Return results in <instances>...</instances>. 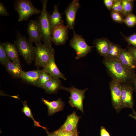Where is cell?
Listing matches in <instances>:
<instances>
[{"mask_svg": "<svg viewBox=\"0 0 136 136\" xmlns=\"http://www.w3.org/2000/svg\"><path fill=\"white\" fill-rule=\"evenodd\" d=\"M34 61L38 67L43 68L54 55V50L52 46L41 43L36 44Z\"/></svg>", "mask_w": 136, "mask_h": 136, "instance_id": "5", "label": "cell"}, {"mask_svg": "<svg viewBox=\"0 0 136 136\" xmlns=\"http://www.w3.org/2000/svg\"><path fill=\"white\" fill-rule=\"evenodd\" d=\"M42 72V70L39 69L27 72L23 71L20 78L27 83L39 87V79Z\"/></svg>", "mask_w": 136, "mask_h": 136, "instance_id": "15", "label": "cell"}, {"mask_svg": "<svg viewBox=\"0 0 136 136\" xmlns=\"http://www.w3.org/2000/svg\"><path fill=\"white\" fill-rule=\"evenodd\" d=\"M14 5L15 10L19 14V21H26L32 15L42 12V10L37 9L29 0H16Z\"/></svg>", "mask_w": 136, "mask_h": 136, "instance_id": "4", "label": "cell"}, {"mask_svg": "<svg viewBox=\"0 0 136 136\" xmlns=\"http://www.w3.org/2000/svg\"><path fill=\"white\" fill-rule=\"evenodd\" d=\"M42 100L47 107L48 113L49 116H52L63 110L64 103L60 98L56 100L52 101H49L44 98H42Z\"/></svg>", "mask_w": 136, "mask_h": 136, "instance_id": "17", "label": "cell"}, {"mask_svg": "<svg viewBox=\"0 0 136 136\" xmlns=\"http://www.w3.org/2000/svg\"><path fill=\"white\" fill-rule=\"evenodd\" d=\"M43 70L46 72L52 78L64 80L66 79L64 75L59 70L55 61L54 55L53 56L46 65L43 68Z\"/></svg>", "mask_w": 136, "mask_h": 136, "instance_id": "16", "label": "cell"}, {"mask_svg": "<svg viewBox=\"0 0 136 136\" xmlns=\"http://www.w3.org/2000/svg\"><path fill=\"white\" fill-rule=\"evenodd\" d=\"M22 102L23 107L21 109L22 112L26 116L32 120L33 121L34 126L41 127L45 129V131L48 130V129L46 127L41 125L39 122L34 119L31 110L28 106L26 101H25Z\"/></svg>", "mask_w": 136, "mask_h": 136, "instance_id": "25", "label": "cell"}, {"mask_svg": "<svg viewBox=\"0 0 136 136\" xmlns=\"http://www.w3.org/2000/svg\"><path fill=\"white\" fill-rule=\"evenodd\" d=\"M48 1L41 0L43 7L40 15L36 21L39 25L41 34L42 40L45 44L52 46L51 39L53 29L50 20V13L47 10L46 6Z\"/></svg>", "mask_w": 136, "mask_h": 136, "instance_id": "2", "label": "cell"}, {"mask_svg": "<svg viewBox=\"0 0 136 136\" xmlns=\"http://www.w3.org/2000/svg\"><path fill=\"white\" fill-rule=\"evenodd\" d=\"M61 89L70 93V96L69 102L70 106L76 108L83 113V101L85 98V93L88 88L80 90L73 86L70 87L63 86Z\"/></svg>", "mask_w": 136, "mask_h": 136, "instance_id": "7", "label": "cell"}, {"mask_svg": "<svg viewBox=\"0 0 136 136\" xmlns=\"http://www.w3.org/2000/svg\"><path fill=\"white\" fill-rule=\"evenodd\" d=\"M63 86L59 79L52 78L44 86L43 89L49 94L56 93Z\"/></svg>", "mask_w": 136, "mask_h": 136, "instance_id": "20", "label": "cell"}, {"mask_svg": "<svg viewBox=\"0 0 136 136\" xmlns=\"http://www.w3.org/2000/svg\"><path fill=\"white\" fill-rule=\"evenodd\" d=\"M76 136H78V135H76Z\"/></svg>", "mask_w": 136, "mask_h": 136, "instance_id": "40", "label": "cell"}, {"mask_svg": "<svg viewBox=\"0 0 136 136\" xmlns=\"http://www.w3.org/2000/svg\"><path fill=\"white\" fill-rule=\"evenodd\" d=\"M121 49L119 45L111 42L109 51L105 59L118 60Z\"/></svg>", "mask_w": 136, "mask_h": 136, "instance_id": "23", "label": "cell"}, {"mask_svg": "<svg viewBox=\"0 0 136 136\" xmlns=\"http://www.w3.org/2000/svg\"><path fill=\"white\" fill-rule=\"evenodd\" d=\"M100 136H111L106 128L103 126L100 127Z\"/></svg>", "mask_w": 136, "mask_h": 136, "instance_id": "35", "label": "cell"}, {"mask_svg": "<svg viewBox=\"0 0 136 136\" xmlns=\"http://www.w3.org/2000/svg\"><path fill=\"white\" fill-rule=\"evenodd\" d=\"M103 63L113 79L121 84L133 81L135 75L133 70L126 68L118 60L104 59Z\"/></svg>", "mask_w": 136, "mask_h": 136, "instance_id": "1", "label": "cell"}, {"mask_svg": "<svg viewBox=\"0 0 136 136\" xmlns=\"http://www.w3.org/2000/svg\"><path fill=\"white\" fill-rule=\"evenodd\" d=\"M121 84L113 79L110 83L112 105L117 113L122 109L121 100Z\"/></svg>", "mask_w": 136, "mask_h": 136, "instance_id": "9", "label": "cell"}, {"mask_svg": "<svg viewBox=\"0 0 136 136\" xmlns=\"http://www.w3.org/2000/svg\"><path fill=\"white\" fill-rule=\"evenodd\" d=\"M57 136H76L78 135L79 132L78 130L69 132L62 131L59 129L53 132Z\"/></svg>", "mask_w": 136, "mask_h": 136, "instance_id": "32", "label": "cell"}, {"mask_svg": "<svg viewBox=\"0 0 136 136\" xmlns=\"http://www.w3.org/2000/svg\"><path fill=\"white\" fill-rule=\"evenodd\" d=\"M46 131L47 133V136H57L53 132L51 133L49 132L48 130Z\"/></svg>", "mask_w": 136, "mask_h": 136, "instance_id": "38", "label": "cell"}, {"mask_svg": "<svg viewBox=\"0 0 136 136\" xmlns=\"http://www.w3.org/2000/svg\"><path fill=\"white\" fill-rule=\"evenodd\" d=\"M80 118L75 112H73L67 116L65 121L59 129L65 132L77 130L78 123Z\"/></svg>", "mask_w": 136, "mask_h": 136, "instance_id": "13", "label": "cell"}, {"mask_svg": "<svg viewBox=\"0 0 136 136\" xmlns=\"http://www.w3.org/2000/svg\"><path fill=\"white\" fill-rule=\"evenodd\" d=\"M5 66L7 71L13 77L21 78L23 71L21 65L14 63L10 60Z\"/></svg>", "mask_w": 136, "mask_h": 136, "instance_id": "21", "label": "cell"}, {"mask_svg": "<svg viewBox=\"0 0 136 136\" xmlns=\"http://www.w3.org/2000/svg\"><path fill=\"white\" fill-rule=\"evenodd\" d=\"M128 50L131 53L136 62V47L132 46L129 47Z\"/></svg>", "mask_w": 136, "mask_h": 136, "instance_id": "36", "label": "cell"}, {"mask_svg": "<svg viewBox=\"0 0 136 136\" xmlns=\"http://www.w3.org/2000/svg\"><path fill=\"white\" fill-rule=\"evenodd\" d=\"M111 11V17L114 21L121 24L124 23V18L121 14L112 10Z\"/></svg>", "mask_w": 136, "mask_h": 136, "instance_id": "29", "label": "cell"}, {"mask_svg": "<svg viewBox=\"0 0 136 136\" xmlns=\"http://www.w3.org/2000/svg\"><path fill=\"white\" fill-rule=\"evenodd\" d=\"M133 89L129 84H121V100L122 108L133 109L134 105L133 93Z\"/></svg>", "mask_w": 136, "mask_h": 136, "instance_id": "11", "label": "cell"}, {"mask_svg": "<svg viewBox=\"0 0 136 136\" xmlns=\"http://www.w3.org/2000/svg\"><path fill=\"white\" fill-rule=\"evenodd\" d=\"M121 33L124 38L125 40L128 44L131 45L132 46L136 47V33H134L129 36H125L121 32Z\"/></svg>", "mask_w": 136, "mask_h": 136, "instance_id": "30", "label": "cell"}, {"mask_svg": "<svg viewBox=\"0 0 136 136\" xmlns=\"http://www.w3.org/2000/svg\"><path fill=\"white\" fill-rule=\"evenodd\" d=\"M133 82L134 89L136 92V75H135L133 79Z\"/></svg>", "mask_w": 136, "mask_h": 136, "instance_id": "39", "label": "cell"}, {"mask_svg": "<svg viewBox=\"0 0 136 136\" xmlns=\"http://www.w3.org/2000/svg\"><path fill=\"white\" fill-rule=\"evenodd\" d=\"M0 15L2 16H8L9 15L4 5L0 2Z\"/></svg>", "mask_w": 136, "mask_h": 136, "instance_id": "33", "label": "cell"}, {"mask_svg": "<svg viewBox=\"0 0 136 136\" xmlns=\"http://www.w3.org/2000/svg\"><path fill=\"white\" fill-rule=\"evenodd\" d=\"M132 114H130L129 115V116L132 118H133L136 121V112L133 109H132Z\"/></svg>", "mask_w": 136, "mask_h": 136, "instance_id": "37", "label": "cell"}, {"mask_svg": "<svg viewBox=\"0 0 136 136\" xmlns=\"http://www.w3.org/2000/svg\"><path fill=\"white\" fill-rule=\"evenodd\" d=\"M128 27H132L136 24V16L132 13L124 18V22Z\"/></svg>", "mask_w": 136, "mask_h": 136, "instance_id": "28", "label": "cell"}, {"mask_svg": "<svg viewBox=\"0 0 136 136\" xmlns=\"http://www.w3.org/2000/svg\"><path fill=\"white\" fill-rule=\"evenodd\" d=\"M52 78L50 75L42 69L39 78V87L43 88L45 85Z\"/></svg>", "mask_w": 136, "mask_h": 136, "instance_id": "27", "label": "cell"}, {"mask_svg": "<svg viewBox=\"0 0 136 136\" xmlns=\"http://www.w3.org/2000/svg\"><path fill=\"white\" fill-rule=\"evenodd\" d=\"M78 0H73L68 5L64 11L67 25L70 29L73 30L75 24L77 13L80 7Z\"/></svg>", "mask_w": 136, "mask_h": 136, "instance_id": "10", "label": "cell"}, {"mask_svg": "<svg viewBox=\"0 0 136 136\" xmlns=\"http://www.w3.org/2000/svg\"><path fill=\"white\" fill-rule=\"evenodd\" d=\"M122 0H114L111 10L117 12L122 15Z\"/></svg>", "mask_w": 136, "mask_h": 136, "instance_id": "31", "label": "cell"}, {"mask_svg": "<svg viewBox=\"0 0 136 136\" xmlns=\"http://www.w3.org/2000/svg\"><path fill=\"white\" fill-rule=\"evenodd\" d=\"M59 5H55L54 7V10L50 15V20L53 29L64 21L62 20L61 16L63 13L59 12L58 10Z\"/></svg>", "mask_w": 136, "mask_h": 136, "instance_id": "22", "label": "cell"}, {"mask_svg": "<svg viewBox=\"0 0 136 136\" xmlns=\"http://www.w3.org/2000/svg\"><path fill=\"white\" fill-rule=\"evenodd\" d=\"M64 21L53 29L51 41L55 45H64L68 39L69 28L64 24Z\"/></svg>", "mask_w": 136, "mask_h": 136, "instance_id": "8", "label": "cell"}, {"mask_svg": "<svg viewBox=\"0 0 136 136\" xmlns=\"http://www.w3.org/2000/svg\"><path fill=\"white\" fill-rule=\"evenodd\" d=\"M104 2L107 9L111 11L114 4V0H104Z\"/></svg>", "mask_w": 136, "mask_h": 136, "instance_id": "34", "label": "cell"}, {"mask_svg": "<svg viewBox=\"0 0 136 136\" xmlns=\"http://www.w3.org/2000/svg\"><path fill=\"white\" fill-rule=\"evenodd\" d=\"M3 44L10 60L14 63L21 65L17 49L14 44L8 42L3 43Z\"/></svg>", "mask_w": 136, "mask_h": 136, "instance_id": "19", "label": "cell"}, {"mask_svg": "<svg viewBox=\"0 0 136 136\" xmlns=\"http://www.w3.org/2000/svg\"><path fill=\"white\" fill-rule=\"evenodd\" d=\"M73 30V36L70 42V45L76 52V59H78L87 55L94 46L88 45L82 35L78 34L74 29Z\"/></svg>", "mask_w": 136, "mask_h": 136, "instance_id": "6", "label": "cell"}, {"mask_svg": "<svg viewBox=\"0 0 136 136\" xmlns=\"http://www.w3.org/2000/svg\"><path fill=\"white\" fill-rule=\"evenodd\" d=\"M10 60L6 51L3 43H0V62L5 66Z\"/></svg>", "mask_w": 136, "mask_h": 136, "instance_id": "26", "label": "cell"}, {"mask_svg": "<svg viewBox=\"0 0 136 136\" xmlns=\"http://www.w3.org/2000/svg\"><path fill=\"white\" fill-rule=\"evenodd\" d=\"M111 42L106 38L95 39L94 42L98 53L104 58L107 55L109 51Z\"/></svg>", "mask_w": 136, "mask_h": 136, "instance_id": "18", "label": "cell"}, {"mask_svg": "<svg viewBox=\"0 0 136 136\" xmlns=\"http://www.w3.org/2000/svg\"><path fill=\"white\" fill-rule=\"evenodd\" d=\"M118 60L128 69L132 70L136 69V62L128 49H121Z\"/></svg>", "mask_w": 136, "mask_h": 136, "instance_id": "14", "label": "cell"}, {"mask_svg": "<svg viewBox=\"0 0 136 136\" xmlns=\"http://www.w3.org/2000/svg\"><path fill=\"white\" fill-rule=\"evenodd\" d=\"M134 1L131 0H122V15L125 18L132 13L134 6Z\"/></svg>", "mask_w": 136, "mask_h": 136, "instance_id": "24", "label": "cell"}, {"mask_svg": "<svg viewBox=\"0 0 136 136\" xmlns=\"http://www.w3.org/2000/svg\"><path fill=\"white\" fill-rule=\"evenodd\" d=\"M14 44L27 63L28 64H31L35 59V47L18 31L17 32L16 40L14 41Z\"/></svg>", "mask_w": 136, "mask_h": 136, "instance_id": "3", "label": "cell"}, {"mask_svg": "<svg viewBox=\"0 0 136 136\" xmlns=\"http://www.w3.org/2000/svg\"><path fill=\"white\" fill-rule=\"evenodd\" d=\"M27 30L29 36L28 40L31 44L34 43L36 44L41 43V31L38 23L36 20H30Z\"/></svg>", "mask_w": 136, "mask_h": 136, "instance_id": "12", "label": "cell"}]
</instances>
